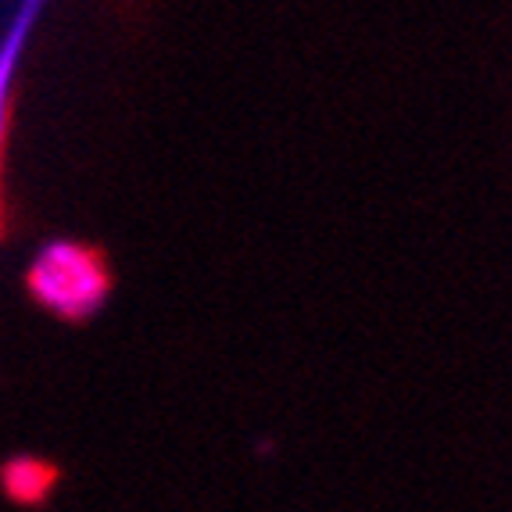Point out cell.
<instances>
[{
  "mask_svg": "<svg viewBox=\"0 0 512 512\" xmlns=\"http://www.w3.org/2000/svg\"><path fill=\"white\" fill-rule=\"evenodd\" d=\"M29 283H33V294L40 301L79 319L104 298L108 273H104V262L97 251H86L79 244H54L33 265Z\"/></svg>",
  "mask_w": 512,
  "mask_h": 512,
  "instance_id": "cell-1",
  "label": "cell"
}]
</instances>
